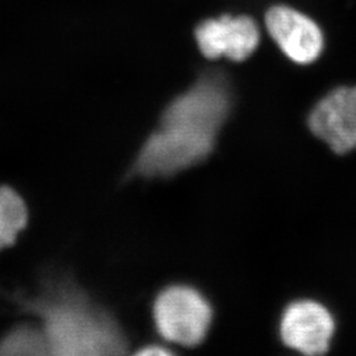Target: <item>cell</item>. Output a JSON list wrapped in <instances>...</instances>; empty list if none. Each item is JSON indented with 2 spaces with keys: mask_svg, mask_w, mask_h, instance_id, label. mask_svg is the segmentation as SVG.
Returning a JSON list of instances; mask_svg holds the SVG:
<instances>
[{
  "mask_svg": "<svg viewBox=\"0 0 356 356\" xmlns=\"http://www.w3.org/2000/svg\"><path fill=\"white\" fill-rule=\"evenodd\" d=\"M234 94L220 70H206L166 103L157 126L129 164L131 179H166L198 166L216 148Z\"/></svg>",
  "mask_w": 356,
  "mask_h": 356,
  "instance_id": "6da1fadb",
  "label": "cell"
},
{
  "mask_svg": "<svg viewBox=\"0 0 356 356\" xmlns=\"http://www.w3.org/2000/svg\"><path fill=\"white\" fill-rule=\"evenodd\" d=\"M54 356L122 355L128 338L120 323L69 275H51L38 292L20 301Z\"/></svg>",
  "mask_w": 356,
  "mask_h": 356,
  "instance_id": "7a4b0ae2",
  "label": "cell"
},
{
  "mask_svg": "<svg viewBox=\"0 0 356 356\" xmlns=\"http://www.w3.org/2000/svg\"><path fill=\"white\" fill-rule=\"evenodd\" d=\"M159 334L170 343L195 347L202 343L213 322V307L198 289L185 284L164 288L153 302Z\"/></svg>",
  "mask_w": 356,
  "mask_h": 356,
  "instance_id": "3957f363",
  "label": "cell"
},
{
  "mask_svg": "<svg viewBox=\"0 0 356 356\" xmlns=\"http://www.w3.org/2000/svg\"><path fill=\"white\" fill-rule=\"evenodd\" d=\"M261 26L269 40L292 64H316L326 49L323 26L314 16L291 3L270 4Z\"/></svg>",
  "mask_w": 356,
  "mask_h": 356,
  "instance_id": "277c9868",
  "label": "cell"
},
{
  "mask_svg": "<svg viewBox=\"0 0 356 356\" xmlns=\"http://www.w3.org/2000/svg\"><path fill=\"white\" fill-rule=\"evenodd\" d=\"M263 26L247 13H220L202 20L194 29L198 51L209 60L243 63L260 48Z\"/></svg>",
  "mask_w": 356,
  "mask_h": 356,
  "instance_id": "5b68a950",
  "label": "cell"
},
{
  "mask_svg": "<svg viewBox=\"0 0 356 356\" xmlns=\"http://www.w3.org/2000/svg\"><path fill=\"white\" fill-rule=\"evenodd\" d=\"M309 127L334 152L356 149V86H341L325 95L309 116Z\"/></svg>",
  "mask_w": 356,
  "mask_h": 356,
  "instance_id": "8992f818",
  "label": "cell"
},
{
  "mask_svg": "<svg viewBox=\"0 0 356 356\" xmlns=\"http://www.w3.org/2000/svg\"><path fill=\"white\" fill-rule=\"evenodd\" d=\"M335 331L330 312L314 301H297L288 306L280 325L284 344L304 355L327 353Z\"/></svg>",
  "mask_w": 356,
  "mask_h": 356,
  "instance_id": "52a82bcc",
  "label": "cell"
},
{
  "mask_svg": "<svg viewBox=\"0 0 356 356\" xmlns=\"http://www.w3.org/2000/svg\"><path fill=\"white\" fill-rule=\"evenodd\" d=\"M28 220V206L20 193L11 186H0V251L16 243Z\"/></svg>",
  "mask_w": 356,
  "mask_h": 356,
  "instance_id": "ba28073f",
  "label": "cell"
},
{
  "mask_svg": "<svg viewBox=\"0 0 356 356\" xmlns=\"http://www.w3.org/2000/svg\"><path fill=\"white\" fill-rule=\"evenodd\" d=\"M0 355L47 356L51 354L38 323H22L0 339Z\"/></svg>",
  "mask_w": 356,
  "mask_h": 356,
  "instance_id": "9c48e42d",
  "label": "cell"
},
{
  "mask_svg": "<svg viewBox=\"0 0 356 356\" xmlns=\"http://www.w3.org/2000/svg\"><path fill=\"white\" fill-rule=\"evenodd\" d=\"M139 355L151 356V355H170L173 354L169 348H165L163 346H156V344H149L147 347H143L141 350L138 351Z\"/></svg>",
  "mask_w": 356,
  "mask_h": 356,
  "instance_id": "30bf717a",
  "label": "cell"
}]
</instances>
